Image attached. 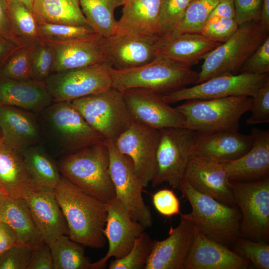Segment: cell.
Here are the masks:
<instances>
[{
  "label": "cell",
  "mask_w": 269,
  "mask_h": 269,
  "mask_svg": "<svg viewBox=\"0 0 269 269\" xmlns=\"http://www.w3.org/2000/svg\"><path fill=\"white\" fill-rule=\"evenodd\" d=\"M221 44L199 33H172L159 36L156 43V57L191 68Z\"/></svg>",
  "instance_id": "cell-23"
},
{
  "label": "cell",
  "mask_w": 269,
  "mask_h": 269,
  "mask_svg": "<svg viewBox=\"0 0 269 269\" xmlns=\"http://www.w3.org/2000/svg\"><path fill=\"white\" fill-rule=\"evenodd\" d=\"M177 189L189 201L192 212L188 215L200 232L226 246L240 238L241 215L235 206L197 191L183 179Z\"/></svg>",
  "instance_id": "cell-4"
},
{
  "label": "cell",
  "mask_w": 269,
  "mask_h": 269,
  "mask_svg": "<svg viewBox=\"0 0 269 269\" xmlns=\"http://www.w3.org/2000/svg\"><path fill=\"white\" fill-rule=\"evenodd\" d=\"M0 37L9 38L16 42L12 32L10 14L6 0H0Z\"/></svg>",
  "instance_id": "cell-50"
},
{
  "label": "cell",
  "mask_w": 269,
  "mask_h": 269,
  "mask_svg": "<svg viewBox=\"0 0 269 269\" xmlns=\"http://www.w3.org/2000/svg\"><path fill=\"white\" fill-rule=\"evenodd\" d=\"M161 0H126L116 34L156 36Z\"/></svg>",
  "instance_id": "cell-29"
},
{
  "label": "cell",
  "mask_w": 269,
  "mask_h": 269,
  "mask_svg": "<svg viewBox=\"0 0 269 269\" xmlns=\"http://www.w3.org/2000/svg\"><path fill=\"white\" fill-rule=\"evenodd\" d=\"M263 0H233L235 19L239 25L260 21Z\"/></svg>",
  "instance_id": "cell-48"
},
{
  "label": "cell",
  "mask_w": 269,
  "mask_h": 269,
  "mask_svg": "<svg viewBox=\"0 0 269 269\" xmlns=\"http://www.w3.org/2000/svg\"><path fill=\"white\" fill-rule=\"evenodd\" d=\"M28 269H53L50 248L45 243L32 249Z\"/></svg>",
  "instance_id": "cell-49"
},
{
  "label": "cell",
  "mask_w": 269,
  "mask_h": 269,
  "mask_svg": "<svg viewBox=\"0 0 269 269\" xmlns=\"http://www.w3.org/2000/svg\"><path fill=\"white\" fill-rule=\"evenodd\" d=\"M43 111L50 133L65 152L72 153L105 139L86 122L71 101L54 102Z\"/></svg>",
  "instance_id": "cell-9"
},
{
  "label": "cell",
  "mask_w": 269,
  "mask_h": 269,
  "mask_svg": "<svg viewBox=\"0 0 269 269\" xmlns=\"http://www.w3.org/2000/svg\"><path fill=\"white\" fill-rule=\"evenodd\" d=\"M106 205L107 216L104 233L109 243V249L104 257L93 263L94 269L106 268L107 262L110 258L118 259L127 255L136 239L145 229L132 218L116 197Z\"/></svg>",
  "instance_id": "cell-17"
},
{
  "label": "cell",
  "mask_w": 269,
  "mask_h": 269,
  "mask_svg": "<svg viewBox=\"0 0 269 269\" xmlns=\"http://www.w3.org/2000/svg\"><path fill=\"white\" fill-rule=\"evenodd\" d=\"M252 144L251 134H244L238 131L196 132L191 157L224 163L242 156L250 149Z\"/></svg>",
  "instance_id": "cell-19"
},
{
  "label": "cell",
  "mask_w": 269,
  "mask_h": 269,
  "mask_svg": "<svg viewBox=\"0 0 269 269\" xmlns=\"http://www.w3.org/2000/svg\"><path fill=\"white\" fill-rule=\"evenodd\" d=\"M21 154L38 189L54 190L62 176L58 167L45 149L37 144L27 148Z\"/></svg>",
  "instance_id": "cell-32"
},
{
  "label": "cell",
  "mask_w": 269,
  "mask_h": 269,
  "mask_svg": "<svg viewBox=\"0 0 269 269\" xmlns=\"http://www.w3.org/2000/svg\"><path fill=\"white\" fill-rule=\"evenodd\" d=\"M32 12L38 22L88 25L79 0H34Z\"/></svg>",
  "instance_id": "cell-31"
},
{
  "label": "cell",
  "mask_w": 269,
  "mask_h": 269,
  "mask_svg": "<svg viewBox=\"0 0 269 269\" xmlns=\"http://www.w3.org/2000/svg\"><path fill=\"white\" fill-rule=\"evenodd\" d=\"M269 35L260 22L241 25L227 41L221 43L203 59L196 84L224 74H235Z\"/></svg>",
  "instance_id": "cell-6"
},
{
  "label": "cell",
  "mask_w": 269,
  "mask_h": 269,
  "mask_svg": "<svg viewBox=\"0 0 269 269\" xmlns=\"http://www.w3.org/2000/svg\"><path fill=\"white\" fill-rule=\"evenodd\" d=\"M6 195L3 191L0 188V204Z\"/></svg>",
  "instance_id": "cell-56"
},
{
  "label": "cell",
  "mask_w": 269,
  "mask_h": 269,
  "mask_svg": "<svg viewBox=\"0 0 269 269\" xmlns=\"http://www.w3.org/2000/svg\"><path fill=\"white\" fill-rule=\"evenodd\" d=\"M212 16L235 19L233 0H221L210 13L209 17Z\"/></svg>",
  "instance_id": "cell-53"
},
{
  "label": "cell",
  "mask_w": 269,
  "mask_h": 269,
  "mask_svg": "<svg viewBox=\"0 0 269 269\" xmlns=\"http://www.w3.org/2000/svg\"><path fill=\"white\" fill-rule=\"evenodd\" d=\"M24 3L29 9L32 11L34 0H17Z\"/></svg>",
  "instance_id": "cell-55"
},
{
  "label": "cell",
  "mask_w": 269,
  "mask_h": 269,
  "mask_svg": "<svg viewBox=\"0 0 269 269\" xmlns=\"http://www.w3.org/2000/svg\"><path fill=\"white\" fill-rule=\"evenodd\" d=\"M0 221L6 224L14 231L16 244L26 245L33 249L45 243L24 198L6 195L0 204Z\"/></svg>",
  "instance_id": "cell-30"
},
{
  "label": "cell",
  "mask_w": 269,
  "mask_h": 269,
  "mask_svg": "<svg viewBox=\"0 0 269 269\" xmlns=\"http://www.w3.org/2000/svg\"><path fill=\"white\" fill-rule=\"evenodd\" d=\"M159 36L115 34L103 37L105 63L114 69H126L144 65L156 57Z\"/></svg>",
  "instance_id": "cell-18"
},
{
  "label": "cell",
  "mask_w": 269,
  "mask_h": 269,
  "mask_svg": "<svg viewBox=\"0 0 269 269\" xmlns=\"http://www.w3.org/2000/svg\"><path fill=\"white\" fill-rule=\"evenodd\" d=\"M109 157V172L116 193L132 218L145 229L150 228L153 218L142 197L143 188L141 181L135 174L133 164L127 156L117 150L115 142L105 139Z\"/></svg>",
  "instance_id": "cell-11"
},
{
  "label": "cell",
  "mask_w": 269,
  "mask_h": 269,
  "mask_svg": "<svg viewBox=\"0 0 269 269\" xmlns=\"http://www.w3.org/2000/svg\"><path fill=\"white\" fill-rule=\"evenodd\" d=\"M235 199L241 211L240 233L244 238L267 242L269 236V177L230 181Z\"/></svg>",
  "instance_id": "cell-8"
},
{
  "label": "cell",
  "mask_w": 269,
  "mask_h": 269,
  "mask_svg": "<svg viewBox=\"0 0 269 269\" xmlns=\"http://www.w3.org/2000/svg\"><path fill=\"white\" fill-rule=\"evenodd\" d=\"M10 14L12 34L21 46H33L42 40L38 21L24 3L17 0H6Z\"/></svg>",
  "instance_id": "cell-34"
},
{
  "label": "cell",
  "mask_w": 269,
  "mask_h": 269,
  "mask_svg": "<svg viewBox=\"0 0 269 269\" xmlns=\"http://www.w3.org/2000/svg\"><path fill=\"white\" fill-rule=\"evenodd\" d=\"M109 165V150L104 141L69 153L58 167L63 177L83 192L107 203L116 197Z\"/></svg>",
  "instance_id": "cell-2"
},
{
  "label": "cell",
  "mask_w": 269,
  "mask_h": 269,
  "mask_svg": "<svg viewBox=\"0 0 269 269\" xmlns=\"http://www.w3.org/2000/svg\"><path fill=\"white\" fill-rule=\"evenodd\" d=\"M269 80V74L247 73L224 74L190 87L163 95L167 103L191 99H211L234 96L253 97Z\"/></svg>",
  "instance_id": "cell-13"
},
{
  "label": "cell",
  "mask_w": 269,
  "mask_h": 269,
  "mask_svg": "<svg viewBox=\"0 0 269 269\" xmlns=\"http://www.w3.org/2000/svg\"><path fill=\"white\" fill-rule=\"evenodd\" d=\"M193 0H161L157 25L159 36L172 33L177 29Z\"/></svg>",
  "instance_id": "cell-37"
},
{
  "label": "cell",
  "mask_w": 269,
  "mask_h": 269,
  "mask_svg": "<svg viewBox=\"0 0 269 269\" xmlns=\"http://www.w3.org/2000/svg\"><path fill=\"white\" fill-rule=\"evenodd\" d=\"M122 92L134 121L158 130L184 128V116L176 107L166 103L163 95L139 88Z\"/></svg>",
  "instance_id": "cell-15"
},
{
  "label": "cell",
  "mask_w": 269,
  "mask_h": 269,
  "mask_svg": "<svg viewBox=\"0 0 269 269\" xmlns=\"http://www.w3.org/2000/svg\"><path fill=\"white\" fill-rule=\"evenodd\" d=\"M1 138H2V136H1V131L0 129V140L1 139Z\"/></svg>",
  "instance_id": "cell-57"
},
{
  "label": "cell",
  "mask_w": 269,
  "mask_h": 269,
  "mask_svg": "<svg viewBox=\"0 0 269 269\" xmlns=\"http://www.w3.org/2000/svg\"><path fill=\"white\" fill-rule=\"evenodd\" d=\"M239 26L235 18L209 17L200 33L211 40L222 43L233 35Z\"/></svg>",
  "instance_id": "cell-43"
},
{
  "label": "cell",
  "mask_w": 269,
  "mask_h": 269,
  "mask_svg": "<svg viewBox=\"0 0 269 269\" xmlns=\"http://www.w3.org/2000/svg\"><path fill=\"white\" fill-rule=\"evenodd\" d=\"M32 249L16 244L0 256V269H28Z\"/></svg>",
  "instance_id": "cell-45"
},
{
  "label": "cell",
  "mask_w": 269,
  "mask_h": 269,
  "mask_svg": "<svg viewBox=\"0 0 269 269\" xmlns=\"http://www.w3.org/2000/svg\"><path fill=\"white\" fill-rule=\"evenodd\" d=\"M260 23L266 30H269V0H263Z\"/></svg>",
  "instance_id": "cell-54"
},
{
  "label": "cell",
  "mask_w": 269,
  "mask_h": 269,
  "mask_svg": "<svg viewBox=\"0 0 269 269\" xmlns=\"http://www.w3.org/2000/svg\"><path fill=\"white\" fill-rule=\"evenodd\" d=\"M153 245L145 231L135 240L130 252L124 257L112 261L109 269H145Z\"/></svg>",
  "instance_id": "cell-36"
},
{
  "label": "cell",
  "mask_w": 269,
  "mask_h": 269,
  "mask_svg": "<svg viewBox=\"0 0 269 269\" xmlns=\"http://www.w3.org/2000/svg\"><path fill=\"white\" fill-rule=\"evenodd\" d=\"M269 36L268 35L247 59L239 70V73L269 74Z\"/></svg>",
  "instance_id": "cell-46"
},
{
  "label": "cell",
  "mask_w": 269,
  "mask_h": 269,
  "mask_svg": "<svg viewBox=\"0 0 269 269\" xmlns=\"http://www.w3.org/2000/svg\"><path fill=\"white\" fill-rule=\"evenodd\" d=\"M52 102L43 81H20L0 76V106H14L39 113Z\"/></svg>",
  "instance_id": "cell-27"
},
{
  "label": "cell",
  "mask_w": 269,
  "mask_h": 269,
  "mask_svg": "<svg viewBox=\"0 0 269 269\" xmlns=\"http://www.w3.org/2000/svg\"><path fill=\"white\" fill-rule=\"evenodd\" d=\"M53 63V52L43 39L32 47L31 64L33 80L44 82L51 73Z\"/></svg>",
  "instance_id": "cell-42"
},
{
  "label": "cell",
  "mask_w": 269,
  "mask_h": 269,
  "mask_svg": "<svg viewBox=\"0 0 269 269\" xmlns=\"http://www.w3.org/2000/svg\"><path fill=\"white\" fill-rule=\"evenodd\" d=\"M71 102L93 129L114 142L134 121L122 92L113 87Z\"/></svg>",
  "instance_id": "cell-7"
},
{
  "label": "cell",
  "mask_w": 269,
  "mask_h": 269,
  "mask_svg": "<svg viewBox=\"0 0 269 269\" xmlns=\"http://www.w3.org/2000/svg\"><path fill=\"white\" fill-rule=\"evenodd\" d=\"M160 133L152 186L155 187L165 182L177 189L191 158L196 132L185 128H170L160 130Z\"/></svg>",
  "instance_id": "cell-10"
},
{
  "label": "cell",
  "mask_w": 269,
  "mask_h": 269,
  "mask_svg": "<svg viewBox=\"0 0 269 269\" xmlns=\"http://www.w3.org/2000/svg\"><path fill=\"white\" fill-rule=\"evenodd\" d=\"M16 244V236L6 224L0 221V256Z\"/></svg>",
  "instance_id": "cell-51"
},
{
  "label": "cell",
  "mask_w": 269,
  "mask_h": 269,
  "mask_svg": "<svg viewBox=\"0 0 269 269\" xmlns=\"http://www.w3.org/2000/svg\"><path fill=\"white\" fill-rule=\"evenodd\" d=\"M80 245L68 235L58 237L49 246L53 269H94L93 263L85 256L84 249Z\"/></svg>",
  "instance_id": "cell-35"
},
{
  "label": "cell",
  "mask_w": 269,
  "mask_h": 269,
  "mask_svg": "<svg viewBox=\"0 0 269 269\" xmlns=\"http://www.w3.org/2000/svg\"><path fill=\"white\" fill-rule=\"evenodd\" d=\"M249 264V260L208 238L197 228L185 269H245Z\"/></svg>",
  "instance_id": "cell-26"
},
{
  "label": "cell",
  "mask_w": 269,
  "mask_h": 269,
  "mask_svg": "<svg viewBox=\"0 0 269 269\" xmlns=\"http://www.w3.org/2000/svg\"><path fill=\"white\" fill-rule=\"evenodd\" d=\"M66 219L69 238L91 248H103L107 211L106 203L86 194L64 177L54 190Z\"/></svg>",
  "instance_id": "cell-1"
},
{
  "label": "cell",
  "mask_w": 269,
  "mask_h": 269,
  "mask_svg": "<svg viewBox=\"0 0 269 269\" xmlns=\"http://www.w3.org/2000/svg\"><path fill=\"white\" fill-rule=\"evenodd\" d=\"M34 224L43 241L49 246L60 236L69 235L66 219L54 191L40 188L24 198Z\"/></svg>",
  "instance_id": "cell-22"
},
{
  "label": "cell",
  "mask_w": 269,
  "mask_h": 269,
  "mask_svg": "<svg viewBox=\"0 0 269 269\" xmlns=\"http://www.w3.org/2000/svg\"><path fill=\"white\" fill-rule=\"evenodd\" d=\"M45 84L53 102L72 101L112 87L110 67L106 64L51 74Z\"/></svg>",
  "instance_id": "cell-12"
},
{
  "label": "cell",
  "mask_w": 269,
  "mask_h": 269,
  "mask_svg": "<svg viewBox=\"0 0 269 269\" xmlns=\"http://www.w3.org/2000/svg\"><path fill=\"white\" fill-rule=\"evenodd\" d=\"M221 0H194L188 6L184 17L173 33H199L210 13Z\"/></svg>",
  "instance_id": "cell-38"
},
{
  "label": "cell",
  "mask_w": 269,
  "mask_h": 269,
  "mask_svg": "<svg viewBox=\"0 0 269 269\" xmlns=\"http://www.w3.org/2000/svg\"><path fill=\"white\" fill-rule=\"evenodd\" d=\"M153 204L162 216L171 217L180 214V202L172 190L162 189L152 195Z\"/></svg>",
  "instance_id": "cell-47"
},
{
  "label": "cell",
  "mask_w": 269,
  "mask_h": 269,
  "mask_svg": "<svg viewBox=\"0 0 269 269\" xmlns=\"http://www.w3.org/2000/svg\"><path fill=\"white\" fill-rule=\"evenodd\" d=\"M0 188L9 197L24 198L38 189L21 153L0 140Z\"/></svg>",
  "instance_id": "cell-28"
},
{
  "label": "cell",
  "mask_w": 269,
  "mask_h": 269,
  "mask_svg": "<svg viewBox=\"0 0 269 269\" xmlns=\"http://www.w3.org/2000/svg\"><path fill=\"white\" fill-rule=\"evenodd\" d=\"M236 250L258 269H269V245L264 241L239 238L234 244Z\"/></svg>",
  "instance_id": "cell-41"
},
{
  "label": "cell",
  "mask_w": 269,
  "mask_h": 269,
  "mask_svg": "<svg viewBox=\"0 0 269 269\" xmlns=\"http://www.w3.org/2000/svg\"><path fill=\"white\" fill-rule=\"evenodd\" d=\"M186 101L176 107L184 117V128L203 133L238 131L241 118L252 105V97L245 96Z\"/></svg>",
  "instance_id": "cell-5"
},
{
  "label": "cell",
  "mask_w": 269,
  "mask_h": 269,
  "mask_svg": "<svg viewBox=\"0 0 269 269\" xmlns=\"http://www.w3.org/2000/svg\"><path fill=\"white\" fill-rule=\"evenodd\" d=\"M0 129L3 142L20 153L41 138L33 113L14 106H0Z\"/></svg>",
  "instance_id": "cell-25"
},
{
  "label": "cell",
  "mask_w": 269,
  "mask_h": 269,
  "mask_svg": "<svg viewBox=\"0 0 269 269\" xmlns=\"http://www.w3.org/2000/svg\"><path fill=\"white\" fill-rule=\"evenodd\" d=\"M180 221L170 227L169 236L153 240V245L145 269H185L192 249L197 227L188 214H180Z\"/></svg>",
  "instance_id": "cell-16"
},
{
  "label": "cell",
  "mask_w": 269,
  "mask_h": 269,
  "mask_svg": "<svg viewBox=\"0 0 269 269\" xmlns=\"http://www.w3.org/2000/svg\"><path fill=\"white\" fill-rule=\"evenodd\" d=\"M253 144L245 154L224 163L228 179L250 181L269 177V131L253 128Z\"/></svg>",
  "instance_id": "cell-24"
},
{
  "label": "cell",
  "mask_w": 269,
  "mask_h": 269,
  "mask_svg": "<svg viewBox=\"0 0 269 269\" xmlns=\"http://www.w3.org/2000/svg\"><path fill=\"white\" fill-rule=\"evenodd\" d=\"M42 39L54 41H66L84 38L96 33L88 25L74 26L38 22Z\"/></svg>",
  "instance_id": "cell-40"
},
{
  "label": "cell",
  "mask_w": 269,
  "mask_h": 269,
  "mask_svg": "<svg viewBox=\"0 0 269 269\" xmlns=\"http://www.w3.org/2000/svg\"><path fill=\"white\" fill-rule=\"evenodd\" d=\"M160 135V130L134 121L115 142L119 152L131 160L144 187L151 182L155 172Z\"/></svg>",
  "instance_id": "cell-14"
},
{
  "label": "cell",
  "mask_w": 269,
  "mask_h": 269,
  "mask_svg": "<svg viewBox=\"0 0 269 269\" xmlns=\"http://www.w3.org/2000/svg\"><path fill=\"white\" fill-rule=\"evenodd\" d=\"M182 179L201 193L226 205H236L223 163L192 157Z\"/></svg>",
  "instance_id": "cell-21"
},
{
  "label": "cell",
  "mask_w": 269,
  "mask_h": 269,
  "mask_svg": "<svg viewBox=\"0 0 269 269\" xmlns=\"http://www.w3.org/2000/svg\"><path fill=\"white\" fill-rule=\"evenodd\" d=\"M20 47L11 39L0 37V69L10 56Z\"/></svg>",
  "instance_id": "cell-52"
},
{
  "label": "cell",
  "mask_w": 269,
  "mask_h": 269,
  "mask_svg": "<svg viewBox=\"0 0 269 269\" xmlns=\"http://www.w3.org/2000/svg\"><path fill=\"white\" fill-rule=\"evenodd\" d=\"M44 40L53 54L51 74L105 63L103 37L98 34L66 41Z\"/></svg>",
  "instance_id": "cell-20"
},
{
  "label": "cell",
  "mask_w": 269,
  "mask_h": 269,
  "mask_svg": "<svg viewBox=\"0 0 269 269\" xmlns=\"http://www.w3.org/2000/svg\"><path fill=\"white\" fill-rule=\"evenodd\" d=\"M112 87L121 92L133 88L164 95L196 83L198 73L157 56L142 66L126 69L110 67Z\"/></svg>",
  "instance_id": "cell-3"
},
{
  "label": "cell",
  "mask_w": 269,
  "mask_h": 269,
  "mask_svg": "<svg viewBox=\"0 0 269 269\" xmlns=\"http://www.w3.org/2000/svg\"><path fill=\"white\" fill-rule=\"evenodd\" d=\"M249 111L251 115L246 120L248 125L269 122V80L260 87L252 97V105Z\"/></svg>",
  "instance_id": "cell-44"
},
{
  "label": "cell",
  "mask_w": 269,
  "mask_h": 269,
  "mask_svg": "<svg viewBox=\"0 0 269 269\" xmlns=\"http://www.w3.org/2000/svg\"><path fill=\"white\" fill-rule=\"evenodd\" d=\"M32 47L17 49L0 69V76L20 81L32 80Z\"/></svg>",
  "instance_id": "cell-39"
},
{
  "label": "cell",
  "mask_w": 269,
  "mask_h": 269,
  "mask_svg": "<svg viewBox=\"0 0 269 269\" xmlns=\"http://www.w3.org/2000/svg\"><path fill=\"white\" fill-rule=\"evenodd\" d=\"M81 8L87 24L103 37L116 33L118 20L115 9L123 5L126 0H79Z\"/></svg>",
  "instance_id": "cell-33"
}]
</instances>
